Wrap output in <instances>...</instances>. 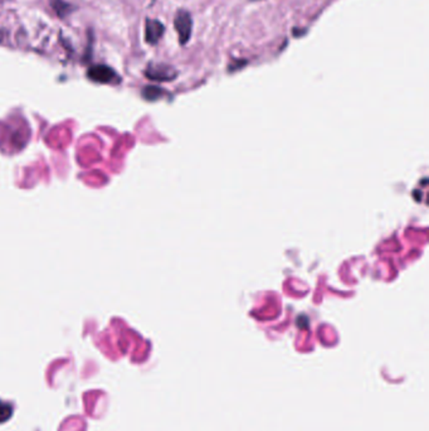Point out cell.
Masks as SVG:
<instances>
[{
	"label": "cell",
	"mask_w": 429,
	"mask_h": 431,
	"mask_svg": "<svg viewBox=\"0 0 429 431\" xmlns=\"http://www.w3.org/2000/svg\"><path fill=\"white\" fill-rule=\"evenodd\" d=\"M174 25H175V30H177L180 43H182V44L188 43L189 40H190V36H192V30H193L192 16H190L187 11H180V12H178Z\"/></svg>",
	"instance_id": "cell-1"
},
{
	"label": "cell",
	"mask_w": 429,
	"mask_h": 431,
	"mask_svg": "<svg viewBox=\"0 0 429 431\" xmlns=\"http://www.w3.org/2000/svg\"><path fill=\"white\" fill-rule=\"evenodd\" d=\"M163 94V91L161 90L158 89V87H147V89L144 90V96L149 99V100H155V99H158L160 95Z\"/></svg>",
	"instance_id": "cell-6"
},
{
	"label": "cell",
	"mask_w": 429,
	"mask_h": 431,
	"mask_svg": "<svg viewBox=\"0 0 429 431\" xmlns=\"http://www.w3.org/2000/svg\"><path fill=\"white\" fill-rule=\"evenodd\" d=\"M164 35V25L159 20L149 19L147 20V30H145V38L147 43L155 44L159 42L160 38Z\"/></svg>",
	"instance_id": "cell-4"
},
{
	"label": "cell",
	"mask_w": 429,
	"mask_h": 431,
	"mask_svg": "<svg viewBox=\"0 0 429 431\" xmlns=\"http://www.w3.org/2000/svg\"><path fill=\"white\" fill-rule=\"evenodd\" d=\"M3 41V35H1V30H0V42Z\"/></svg>",
	"instance_id": "cell-7"
},
{
	"label": "cell",
	"mask_w": 429,
	"mask_h": 431,
	"mask_svg": "<svg viewBox=\"0 0 429 431\" xmlns=\"http://www.w3.org/2000/svg\"><path fill=\"white\" fill-rule=\"evenodd\" d=\"M145 75L154 81H171L177 77V72L170 66L154 63L147 67Z\"/></svg>",
	"instance_id": "cell-3"
},
{
	"label": "cell",
	"mask_w": 429,
	"mask_h": 431,
	"mask_svg": "<svg viewBox=\"0 0 429 431\" xmlns=\"http://www.w3.org/2000/svg\"><path fill=\"white\" fill-rule=\"evenodd\" d=\"M87 76L94 83H113L118 81V73L104 65L92 66L87 72Z\"/></svg>",
	"instance_id": "cell-2"
},
{
	"label": "cell",
	"mask_w": 429,
	"mask_h": 431,
	"mask_svg": "<svg viewBox=\"0 0 429 431\" xmlns=\"http://www.w3.org/2000/svg\"><path fill=\"white\" fill-rule=\"evenodd\" d=\"M13 406L11 403L0 400V424L6 423L12 418Z\"/></svg>",
	"instance_id": "cell-5"
}]
</instances>
